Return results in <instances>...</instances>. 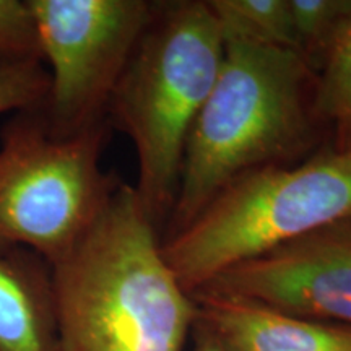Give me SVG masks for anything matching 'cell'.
Here are the masks:
<instances>
[{
	"instance_id": "cell-4",
	"label": "cell",
	"mask_w": 351,
	"mask_h": 351,
	"mask_svg": "<svg viewBox=\"0 0 351 351\" xmlns=\"http://www.w3.org/2000/svg\"><path fill=\"white\" fill-rule=\"evenodd\" d=\"M351 219V150L251 171L223 187L161 252L189 295L238 263Z\"/></svg>"
},
{
	"instance_id": "cell-8",
	"label": "cell",
	"mask_w": 351,
	"mask_h": 351,
	"mask_svg": "<svg viewBox=\"0 0 351 351\" xmlns=\"http://www.w3.org/2000/svg\"><path fill=\"white\" fill-rule=\"evenodd\" d=\"M197 319L231 351H351V327L298 317L219 293H192Z\"/></svg>"
},
{
	"instance_id": "cell-2",
	"label": "cell",
	"mask_w": 351,
	"mask_h": 351,
	"mask_svg": "<svg viewBox=\"0 0 351 351\" xmlns=\"http://www.w3.org/2000/svg\"><path fill=\"white\" fill-rule=\"evenodd\" d=\"M328 143L315 73L291 49L225 39L218 77L189 134L161 238L181 231L239 176L291 165Z\"/></svg>"
},
{
	"instance_id": "cell-14",
	"label": "cell",
	"mask_w": 351,
	"mask_h": 351,
	"mask_svg": "<svg viewBox=\"0 0 351 351\" xmlns=\"http://www.w3.org/2000/svg\"><path fill=\"white\" fill-rule=\"evenodd\" d=\"M47 90L49 73L44 62L0 64V114L41 104Z\"/></svg>"
},
{
	"instance_id": "cell-9",
	"label": "cell",
	"mask_w": 351,
	"mask_h": 351,
	"mask_svg": "<svg viewBox=\"0 0 351 351\" xmlns=\"http://www.w3.org/2000/svg\"><path fill=\"white\" fill-rule=\"evenodd\" d=\"M0 351H57L51 265L26 249L0 252Z\"/></svg>"
},
{
	"instance_id": "cell-1",
	"label": "cell",
	"mask_w": 351,
	"mask_h": 351,
	"mask_svg": "<svg viewBox=\"0 0 351 351\" xmlns=\"http://www.w3.org/2000/svg\"><path fill=\"white\" fill-rule=\"evenodd\" d=\"M57 351H184L197 304L161 234L122 182L86 238L51 267Z\"/></svg>"
},
{
	"instance_id": "cell-10",
	"label": "cell",
	"mask_w": 351,
	"mask_h": 351,
	"mask_svg": "<svg viewBox=\"0 0 351 351\" xmlns=\"http://www.w3.org/2000/svg\"><path fill=\"white\" fill-rule=\"evenodd\" d=\"M315 111L328 145L351 150V13L315 73Z\"/></svg>"
},
{
	"instance_id": "cell-12",
	"label": "cell",
	"mask_w": 351,
	"mask_h": 351,
	"mask_svg": "<svg viewBox=\"0 0 351 351\" xmlns=\"http://www.w3.org/2000/svg\"><path fill=\"white\" fill-rule=\"evenodd\" d=\"M291 10L295 51L314 73L330 51L346 16L351 0H288Z\"/></svg>"
},
{
	"instance_id": "cell-15",
	"label": "cell",
	"mask_w": 351,
	"mask_h": 351,
	"mask_svg": "<svg viewBox=\"0 0 351 351\" xmlns=\"http://www.w3.org/2000/svg\"><path fill=\"white\" fill-rule=\"evenodd\" d=\"M192 340H194L192 351H231L210 328L199 322V319L195 320V326L192 328Z\"/></svg>"
},
{
	"instance_id": "cell-5",
	"label": "cell",
	"mask_w": 351,
	"mask_h": 351,
	"mask_svg": "<svg viewBox=\"0 0 351 351\" xmlns=\"http://www.w3.org/2000/svg\"><path fill=\"white\" fill-rule=\"evenodd\" d=\"M43 103L0 129V252L26 249L52 267L86 238L122 181L101 168L109 122L57 137Z\"/></svg>"
},
{
	"instance_id": "cell-3",
	"label": "cell",
	"mask_w": 351,
	"mask_h": 351,
	"mask_svg": "<svg viewBox=\"0 0 351 351\" xmlns=\"http://www.w3.org/2000/svg\"><path fill=\"white\" fill-rule=\"evenodd\" d=\"M225 57L208 0L156 2L109 104L108 119L137 153L134 189L158 231L178 195L184 150Z\"/></svg>"
},
{
	"instance_id": "cell-13",
	"label": "cell",
	"mask_w": 351,
	"mask_h": 351,
	"mask_svg": "<svg viewBox=\"0 0 351 351\" xmlns=\"http://www.w3.org/2000/svg\"><path fill=\"white\" fill-rule=\"evenodd\" d=\"M43 62L28 0H0V64Z\"/></svg>"
},
{
	"instance_id": "cell-7",
	"label": "cell",
	"mask_w": 351,
	"mask_h": 351,
	"mask_svg": "<svg viewBox=\"0 0 351 351\" xmlns=\"http://www.w3.org/2000/svg\"><path fill=\"white\" fill-rule=\"evenodd\" d=\"M200 289L351 327V219L238 263Z\"/></svg>"
},
{
	"instance_id": "cell-11",
	"label": "cell",
	"mask_w": 351,
	"mask_h": 351,
	"mask_svg": "<svg viewBox=\"0 0 351 351\" xmlns=\"http://www.w3.org/2000/svg\"><path fill=\"white\" fill-rule=\"evenodd\" d=\"M208 5L223 39L295 51L288 0H208Z\"/></svg>"
},
{
	"instance_id": "cell-6",
	"label": "cell",
	"mask_w": 351,
	"mask_h": 351,
	"mask_svg": "<svg viewBox=\"0 0 351 351\" xmlns=\"http://www.w3.org/2000/svg\"><path fill=\"white\" fill-rule=\"evenodd\" d=\"M49 90L43 103L57 137L109 122V104L150 23V0H28Z\"/></svg>"
}]
</instances>
